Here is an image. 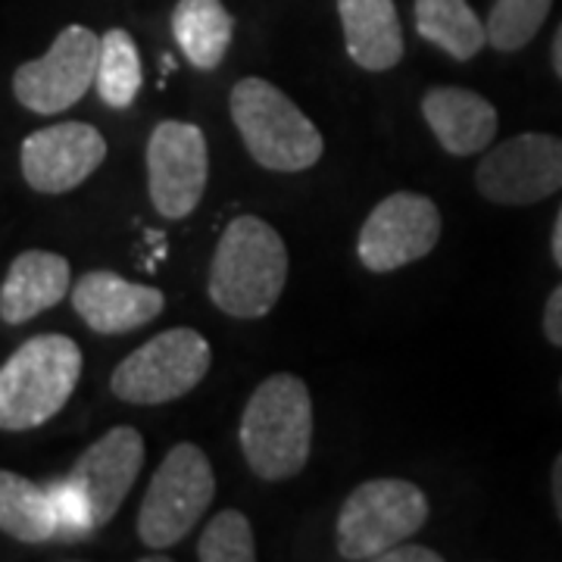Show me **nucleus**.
I'll list each match as a JSON object with an SVG mask.
<instances>
[{
	"instance_id": "nucleus-1",
	"label": "nucleus",
	"mask_w": 562,
	"mask_h": 562,
	"mask_svg": "<svg viewBox=\"0 0 562 562\" xmlns=\"http://www.w3.org/2000/svg\"><path fill=\"white\" fill-rule=\"evenodd\" d=\"M288 247L260 216H238L222 232L210 262V301L235 319H260L284 291Z\"/></svg>"
},
{
	"instance_id": "nucleus-2",
	"label": "nucleus",
	"mask_w": 562,
	"mask_h": 562,
	"mask_svg": "<svg viewBox=\"0 0 562 562\" xmlns=\"http://www.w3.org/2000/svg\"><path fill=\"white\" fill-rule=\"evenodd\" d=\"M313 443V401L297 375H269L241 416V450L254 475L281 482L303 472Z\"/></svg>"
},
{
	"instance_id": "nucleus-3",
	"label": "nucleus",
	"mask_w": 562,
	"mask_h": 562,
	"mask_svg": "<svg viewBox=\"0 0 562 562\" xmlns=\"http://www.w3.org/2000/svg\"><path fill=\"white\" fill-rule=\"evenodd\" d=\"M79 375L81 350L72 338H29L0 366V428L29 431L50 422L72 397Z\"/></svg>"
},
{
	"instance_id": "nucleus-4",
	"label": "nucleus",
	"mask_w": 562,
	"mask_h": 562,
	"mask_svg": "<svg viewBox=\"0 0 562 562\" xmlns=\"http://www.w3.org/2000/svg\"><path fill=\"white\" fill-rule=\"evenodd\" d=\"M228 106L247 154L262 169L303 172L319 162L325 150L319 128L272 81L241 79L232 88Z\"/></svg>"
},
{
	"instance_id": "nucleus-5",
	"label": "nucleus",
	"mask_w": 562,
	"mask_h": 562,
	"mask_svg": "<svg viewBox=\"0 0 562 562\" xmlns=\"http://www.w3.org/2000/svg\"><path fill=\"white\" fill-rule=\"evenodd\" d=\"M428 519L419 484L403 479H372L360 484L338 516V553L344 560H382L391 547L413 538Z\"/></svg>"
},
{
	"instance_id": "nucleus-6",
	"label": "nucleus",
	"mask_w": 562,
	"mask_h": 562,
	"mask_svg": "<svg viewBox=\"0 0 562 562\" xmlns=\"http://www.w3.org/2000/svg\"><path fill=\"white\" fill-rule=\"evenodd\" d=\"M216 494V475L201 447L179 443L166 453L138 513V535L150 550L179 543L201 522Z\"/></svg>"
},
{
	"instance_id": "nucleus-7",
	"label": "nucleus",
	"mask_w": 562,
	"mask_h": 562,
	"mask_svg": "<svg viewBox=\"0 0 562 562\" xmlns=\"http://www.w3.org/2000/svg\"><path fill=\"white\" fill-rule=\"evenodd\" d=\"M210 344L194 328H169L116 366L110 387L135 406H157L184 397L210 372Z\"/></svg>"
},
{
	"instance_id": "nucleus-8",
	"label": "nucleus",
	"mask_w": 562,
	"mask_h": 562,
	"mask_svg": "<svg viewBox=\"0 0 562 562\" xmlns=\"http://www.w3.org/2000/svg\"><path fill=\"white\" fill-rule=\"evenodd\" d=\"M98 63L101 38L85 25H66L41 60L22 63L16 69V101L41 116L63 113L79 103L98 81Z\"/></svg>"
},
{
	"instance_id": "nucleus-9",
	"label": "nucleus",
	"mask_w": 562,
	"mask_h": 562,
	"mask_svg": "<svg viewBox=\"0 0 562 562\" xmlns=\"http://www.w3.org/2000/svg\"><path fill=\"white\" fill-rule=\"evenodd\" d=\"M484 201L503 206L538 203L562 191V138L525 132L484 154L475 172Z\"/></svg>"
},
{
	"instance_id": "nucleus-10",
	"label": "nucleus",
	"mask_w": 562,
	"mask_h": 562,
	"mask_svg": "<svg viewBox=\"0 0 562 562\" xmlns=\"http://www.w3.org/2000/svg\"><path fill=\"white\" fill-rule=\"evenodd\" d=\"M441 238V210L425 194L397 191L384 198L362 222L357 254L369 272H394L422 260Z\"/></svg>"
},
{
	"instance_id": "nucleus-11",
	"label": "nucleus",
	"mask_w": 562,
	"mask_h": 562,
	"mask_svg": "<svg viewBox=\"0 0 562 562\" xmlns=\"http://www.w3.org/2000/svg\"><path fill=\"white\" fill-rule=\"evenodd\" d=\"M206 172L210 154L198 125L166 120L154 128L147 140V191L160 216H191L206 191Z\"/></svg>"
},
{
	"instance_id": "nucleus-12",
	"label": "nucleus",
	"mask_w": 562,
	"mask_h": 562,
	"mask_svg": "<svg viewBox=\"0 0 562 562\" xmlns=\"http://www.w3.org/2000/svg\"><path fill=\"white\" fill-rule=\"evenodd\" d=\"M106 157V140L88 122H60L22 140L20 162L25 181L41 194H66L79 188Z\"/></svg>"
},
{
	"instance_id": "nucleus-13",
	"label": "nucleus",
	"mask_w": 562,
	"mask_h": 562,
	"mask_svg": "<svg viewBox=\"0 0 562 562\" xmlns=\"http://www.w3.org/2000/svg\"><path fill=\"white\" fill-rule=\"evenodd\" d=\"M140 465H144V438L128 425L110 428L101 441H94L81 453L69 475L91 503L94 522L106 525L120 513L122 501L128 497L132 484L138 479Z\"/></svg>"
},
{
	"instance_id": "nucleus-14",
	"label": "nucleus",
	"mask_w": 562,
	"mask_h": 562,
	"mask_svg": "<svg viewBox=\"0 0 562 562\" xmlns=\"http://www.w3.org/2000/svg\"><path fill=\"white\" fill-rule=\"evenodd\" d=\"M72 306L88 328L101 335H122L157 319L166 297L157 288L132 284L116 272H88L72 288Z\"/></svg>"
},
{
	"instance_id": "nucleus-15",
	"label": "nucleus",
	"mask_w": 562,
	"mask_h": 562,
	"mask_svg": "<svg viewBox=\"0 0 562 562\" xmlns=\"http://www.w3.org/2000/svg\"><path fill=\"white\" fill-rule=\"evenodd\" d=\"M422 116L441 147L453 157H469L484 150L497 135V110L494 103L457 85L431 88L422 98Z\"/></svg>"
},
{
	"instance_id": "nucleus-16",
	"label": "nucleus",
	"mask_w": 562,
	"mask_h": 562,
	"mask_svg": "<svg viewBox=\"0 0 562 562\" xmlns=\"http://www.w3.org/2000/svg\"><path fill=\"white\" fill-rule=\"evenodd\" d=\"M69 284L72 266L66 257L50 250H25L13 260L0 288V319L7 325L35 319L69 294Z\"/></svg>"
},
{
	"instance_id": "nucleus-17",
	"label": "nucleus",
	"mask_w": 562,
	"mask_h": 562,
	"mask_svg": "<svg viewBox=\"0 0 562 562\" xmlns=\"http://www.w3.org/2000/svg\"><path fill=\"white\" fill-rule=\"evenodd\" d=\"M347 54L366 72H387L403 57V29L394 0H338Z\"/></svg>"
},
{
	"instance_id": "nucleus-18",
	"label": "nucleus",
	"mask_w": 562,
	"mask_h": 562,
	"mask_svg": "<svg viewBox=\"0 0 562 562\" xmlns=\"http://www.w3.org/2000/svg\"><path fill=\"white\" fill-rule=\"evenodd\" d=\"M172 35L191 66L216 69L235 35V20L222 0H179L172 10Z\"/></svg>"
},
{
	"instance_id": "nucleus-19",
	"label": "nucleus",
	"mask_w": 562,
	"mask_h": 562,
	"mask_svg": "<svg viewBox=\"0 0 562 562\" xmlns=\"http://www.w3.org/2000/svg\"><path fill=\"white\" fill-rule=\"evenodd\" d=\"M0 531L22 543H44L57 538L60 525L47 487L0 469Z\"/></svg>"
},
{
	"instance_id": "nucleus-20",
	"label": "nucleus",
	"mask_w": 562,
	"mask_h": 562,
	"mask_svg": "<svg viewBox=\"0 0 562 562\" xmlns=\"http://www.w3.org/2000/svg\"><path fill=\"white\" fill-rule=\"evenodd\" d=\"M416 29L460 63L472 60L487 41V29L469 0H416Z\"/></svg>"
},
{
	"instance_id": "nucleus-21",
	"label": "nucleus",
	"mask_w": 562,
	"mask_h": 562,
	"mask_svg": "<svg viewBox=\"0 0 562 562\" xmlns=\"http://www.w3.org/2000/svg\"><path fill=\"white\" fill-rule=\"evenodd\" d=\"M144 81L138 44L125 29H110L101 38V63H98V94L103 103L125 110L132 106Z\"/></svg>"
},
{
	"instance_id": "nucleus-22",
	"label": "nucleus",
	"mask_w": 562,
	"mask_h": 562,
	"mask_svg": "<svg viewBox=\"0 0 562 562\" xmlns=\"http://www.w3.org/2000/svg\"><path fill=\"white\" fill-rule=\"evenodd\" d=\"M550 7H553V0H497L484 22L487 44L503 54L522 50L525 44L541 32Z\"/></svg>"
},
{
	"instance_id": "nucleus-23",
	"label": "nucleus",
	"mask_w": 562,
	"mask_h": 562,
	"mask_svg": "<svg viewBox=\"0 0 562 562\" xmlns=\"http://www.w3.org/2000/svg\"><path fill=\"white\" fill-rule=\"evenodd\" d=\"M198 557L203 562H250L257 560V543L247 516L238 509H222L203 528L198 543Z\"/></svg>"
},
{
	"instance_id": "nucleus-24",
	"label": "nucleus",
	"mask_w": 562,
	"mask_h": 562,
	"mask_svg": "<svg viewBox=\"0 0 562 562\" xmlns=\"http://www.w3.org/2000/svg\"><path fill=\"white\" fill-rule=\"evenodd\" d=\"M47 494H50L54 509H57V525H60L57 538L76 541V538H88L98 528L94 513H91V503L81 494L79 484L72 482V475L47 484Z\"/></svg>"
},
{
	"instance_id": "nucleus-25",
	"label": "nucleus",
	"mask_w": 562,
	"mask_h": 562,
	"mask_svg": "<svg viewBox=\"0 0 562 562\" xmlns=\"http://www.w3.org/2000/svg\"><path fill=\"white\" fill-rule=\"evenodd\" d=\"M441 553L428 550V547H416V543H397L382 557V562H441Z\"/></svg>"
},
{
	"instance_id": "nucleus-26",
	"label": "nucleus",
	"mask_w": 562,
	"mask_h": 562,
	"mask_svg": "<svg viewBox=\"0 0 562 562\" xmlns=\"http://www.w3.org/2000/svg\"><path fill=\"white\" fill-rule=\"evenodd\" d=\"M543 335L557 347H562V284L550 294L547 310H543Z\"/></svg>"
},
{
	"instance_id": "nucleus-27",
	"label": "nucleus",
	"mask_w": 562,
	"mask_h": 562,
	"mask_svg": "<svg viewBox=\"0 0 562 562\" xmlns=\"http://www.w3.org/2000/svg\"><path fill=\"white\" fill-rule=\"evenodd\" d=\"M550 484H553V506H557V516L562 522V453L553 462V475H550Z\"/></svg>"
},
{
	"instance_id": "nucleus-28",
	"label": "nucleus",
	"mask_w": 562,
	"mask_h": 562,
	"mask_svg": "<svg viewBox=\"0 0 562 562\" xmlns=\"http://www.w3.org/2000/svg\"><path fill=\"white\" fill-rule=\"evenodd\" d=\"M553 260L562 269V210L560 216H557V225H553Z\"/></svg>"
},
{
	"instance_id": "nucleus-29",
	"label": "nucleus",
	"mask_w": 562,
	"mask_h": 562,
	"mask_svg": "<svg viewBox=\"0 0 562 562\" xmlns=\"http://www.w3.org/2000/svg\"><path fill=\"white\" fill-rule=\"evenodd\" d=\"M553 69H557V76L562 79V25L560 32H557V38H553Z\"/></svg>"
}]
</instances>
